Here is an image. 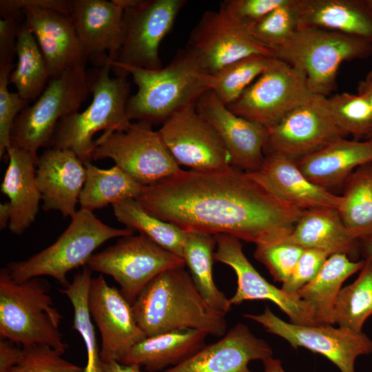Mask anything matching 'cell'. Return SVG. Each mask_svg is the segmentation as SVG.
<instances>
[{"label":"cell","instance_id":"cell-1","mask_svg":"<svg viewBox=\"0 0 372 372\" xmlns=\"http://www.w3.org/2000/svg\"><path fill=\"white\" fill-rule=\"evenodd\" d=\"M135 200L152 216L185 232L227 234L256 245L285 240L304 212L231 165L180 169L144 185Z\"/></svg>","mask_w":372,"mask_h":372},{"label":"cell","instance_id":"cell-2","mask_svg":"<svg viewBox=\"0 0 372 372\" xmlns=\"http://www.w3.org/2000/svg\"><path fill=\"white\" fill-rule=\"evenodd\" d=\"M185 267L158 274L132 303L136 320L147 337L186 329L215 337L225 334V315L207 304Z\"/></svg>","mask_w":372,"mask_h":372},{"label":"cell","instance_id":"cell-3","mask_svg":"<svg viewBox=\"0 0 372 372\" xmlns=\"http://www.w3.org/2000/svg\"><path fill=\"white\" fill-rule=\"evenodd\" d=\"M106 62L116 76L130 74L138 87L127 104L130 121L163 123L176 112L196 103L211 87L212 75L202 68L187 48L179 51L168 65L157 70L120 64L109 57Z\"/></svg>","mask_w":372,"mask_h":372},{"label":"cell","instance_id":"cell-4","mask_svg":"<svg viewBox=\"0 0 372 372\" xmlns=\"http://www.w3.org/2000/svg\"><path fill=\"white\" fill-rule=\"evenodd\" d=\"M111 70L110 64L106 63L87 74L92 103L83 112L59 120L50 147L70 149L83 163L91 162L95 133L121 131L129 127L132 123L127 114L130 83L127 75L111 77Z\"/></svg>","mask_w":372,"mask_h":372},{"label":"cell","instance_id":"cell-5","mask_svg":"<svg viewBox=\"0 0 372 372\" xmlns=\"http://www.w3.org/2000/svg\"><path fill=\"white\" fill-rule=\"evenodd\" d=\"M50 284L40 277L14 281L0 271V338L23 347L45 344L63 354L68 346L59 326L62 316L49 294Z\"/></svg>","mask_w":372,"mask_h":372},{"label":"cell","instance_id":"cell-6","mask_svg":"<svg viewBox=\"0 0 372 372\" xmlns=\"http://www.w3.org/2000/svg\"><path fill=\"white\" fill-rule=\"evenodd\" d=\"M134 234V231L126 227L118 229L108 226L92 211L80 209L71 218L66 229L51 245L27 260L9 262L6 269L17 282L47 276L55 279L64 288L70 284L67 273L86 265L101 245L110 239Z\"/></svg>","mask_w":372,"mask_h":372},{"label":"cell","instance_id":"cell-7","mask_svg":"<svg viewBox=\"0 0 372 372\" xmlns=\"http://www.w3.org/2000/svg\"><path fill=\"white\" fill-rule=\"evenodd\" d=\"M275 58L302 70L310 91L327 96L336 87L342 63L372 54L364 39L320 28H300L283 45L272 50Z\"/></svg>","mask_w":372,"mask_h":372},{"label":"cell","instance_id":"cell-8","mask_svg":"<svg viewBox=\"0 0 372 372\" xmlns=\"http://www.w3.org/2000/svg\"><path fill=\"white\" fill-rule=\"evenodd\" d=\"M89 93L85 68H72L50 79L35 102L16 118L11 145L26 151L37 163L39 149L50 147L59 120L77 112Z\"/></svg>","mask_w":372,"mask_h":372},{"label":"cell","instance_id":"cell-9","mask_svg":"<svg viewBox=\"0 0 372 372\" xmlns=\"http://www.w3.org/2000/svg\"><path fill=\"white\" fill-rule=\"evenodd\" d=\"M92 160L112 159L134 180L147 185L169 177L180 168L158 131L143 121L121 131H105L95 140Z\"/></svg>","mask_w":372,"mask_h":372},{"label":"cell","instance_id":"cell-10","mask_svg":"<svg viewBox=\"0 0 372 372\" xmlns=\"http://www.w3.org/2000/svg\"><path fill=\"white\" fill-rule=\"evenodd\" d=\"M93 272L106 274L120 285L132 304L156 276L163 271L185 266L183 258L142 235L121 237L116 244L94 253L86 265Z\"/></svg>","mask_w":372,"mask_h":372},{"label":"cell","instance_id":"cell-11","mask_svg":"<svg viewBox=\"0 0 372 372\" xmlns=\"http://www.w3.org/2000/svg\"><path fill=\"white\" fill-rule=\"evenodd\" d=\"M313 94L302 70L274 58L270 67L227 107L239 116L270 128Z\"/></svg>","mask_w":372,"mask_h":372},{"label":"cell","instance_id":"cell-12","mask_svg":"<svg viewBox=\"0 0 372 372\" xmlns=\"http://www.w3.org/2000/svg\"><path fill=\"white\" fill-rule=\"evenodd\" d=\"M124 7L123 35L113 61L149 70L162 68L159 47L185 0H119Z\"/></svg>","mask_w":372,"mask_h":372},{"label":"cell","instance_id":"cell-13","mask_svg":"<svg viewBox=\"0 0 372 372\" xmlns=\"http://www.w3.org/2000/svg\"><path fill=\"white\" fill-rule=\"evenodd\" d=\"M244 316L260 324L266 331L285 340L293 348H305L322 355L341 372H355L360 355L372 353V340L363 331L329 324L300 325L287 322L266 306L260 314Z\"/></svg>","mask_w":372,"mask_h":372},{"label":"cell","instance_id":"cell-14","mask_svg":"<svg viewBox=\"0 0 372 372\" xmlns=\"http://www.w3.org/2000/svg\"><path fill=\"white\" fill-rule=\"evenodd\" d=\"M267 129L265 155L278 153L296 161L347 136L333 116L328 97L318 94Z\"/></svg>","mask_w":372,"mask_h":372},{"label":"cell","instance_id":"cell-15","mask_svg":"<svg viewBox=\"0 0 372 372\" xmlns=\"http://www.w3.org/2000/svg\"><path fill=\"white\" fill-rule=\"evenodd\" d=\"M186 48L211 75L249 56L274 57L271 49L257 41L245 27L233 20L221 8L203 14L189 35Z\"/></svg>","mask_w":372,"mask_h":372},{"label":"cell","instance_id":"cell-16","mask_svg":"<svg viewBox=\"0 0 372 372\" xmlns=\"http://www.w3.org/2000/svg\"><path fill=\"white\" fill-rule=\"evenodd\" d=\"M180 166L206 171L231 165L230 156L213 127L189 105L170 116L158 130Z\"/></svg>","mask_w":372,"mask_h":372},{"label":"cell","instance_id":"cell-17","mask_svg":"<svg viewBox=\"0 0 372 372\" xmlns=\"http://www.w3.org/2000/svg\"><path fill=\"white\" fill-rule=\"evenodd\" d=\"M87 305L101 335L103 362L121 363L131 349L147 337L136 320L132 304L120 290L108 285L103 274L91 280Z\"/></svg>","mask_w":372,"mask_h":372},{"label":"cell","instance_id":"cell-18","mask_svg":"<svg viewBox=\"0 0 372 372\" xmlns=\"http://www.w3.org/2000/svg\"><path fill=\"white\" fill-rule=\"evenodd\" d=\"M214 236V260L230 267L237 277L236 291L229 299L231 304L247 300H269L289 318L291 323L317 325L311 305L298 295L287 293L264 278L245 255L240 240L227 234Z\"/></svg>","mask_w":372,"mask_h":372},{"label":"cell","instance_id":"cell-19","mask_svg":"<svg viewBox=\"0 0 372 372\" xmlns=\"http://www.w3.org/2000/svg\"><path fill=\"white\" fill-rule=\"evenodd\" d=\"M195 106L219 136L230 156L231 166L245 172L261 167L267 127L231 112L212 90L203 93Z\"/></svg>","mask_w":372,"mask_h":372},{"label":"cell","instance_id":"cell-20","mask_svg":"<svg viewBox=\"0 0 372 372\" xmlns=\"http://www.w3.org/2000/svg\"><path fill=\"white\" fill-rule=\"evenodd\" d=\"M21 12L43 54L50 79L72 68H85L89 57L68 14L32 6Z\"/></svg>","mask_w":372,"mask_h":372},{"label":"cell","instance_id":"cell-21","mask_svg":"<svg viewBox=\"0 0 372 372\" xmlns=\"http://www.w3.org/2000/svg\"><path fill=\"white\" fill-rule=\"evenodd\" d=\"M69 16L89 60L114 59L121 44L124 7L119 0H70Z\"/></svg>","mask_w":372,"mask_h":372},{"label":"cell","instance_id":"cell-22","mask_svg":"<svg viewBox=\"0 0 372 372\" xmlns=\"http://www.w3.org/2000/svg\"><path fill=\"white\" fill-rule=\"evenodd\" d=\"M272 357V349L238 323L217 342L205 345L179 364L161 372H252L249 362Z\"/></svg>","mask_w":372,"mask_h":372},{"label":"cell","instance_id":"cell-23","mask_svg":"<svg viewBox=\"0 0 372 372\" xmlns=\"http://www.w3.org/2000/svg\"><path fill=\"white\" fill-rule=\"evenodd\" d=\"M279 199L304 211L338 209L342 196L316 185L301 172L297 161L278 153L265 154L261 167L247 172Z\"/></svg>","mask_w":372,"mask_h":372},{"label":"cell","instance_id":"cell-24","mask_svg":"<svg viewBox=\"0 0 372 372\" xmlns=\"http://www.w3.org/2000/svg\"><path fill=\"white\" fill-rule=\"evenodd\" d=\"M84 163L70 149L47 148L39 156L36 180L43 209L72 218L85 180Z\"/></svg>","mask_w":372,"mask_h":372},{"label":"cell","instance_id":"cell-25","mask_svg":"<svg viewBox=\"0 0 372 372\" xmlns=\"http://www.w3.org/2000/svg\"><path fill=\"white\" fill-rule=\"evenodd\" d=\"M296 161L309 180L329 190L344 185L358 167L372 163V138H340Z\"/></svg>","mask_w":372,"mask_h":372},{"label":"cell","instance_id":"cell-26","mask_svg":"<svg viewBox=\"0 0 372 372\" xmlns=\"http://www.w3.org/2000/svg\"><path fill=\"white\" fill-rule=\"evenodd\" d=\"M298 29L320 28L372 43L369 0H297Z\"/></svg>","mask_w":372,"mask_h":372},{"label":"cell","instance_id":"cell-27","mask_svg":"<svg viewBox=\"0 0 372 372\" xmlns=\"http://www.w3.org/2000/svg\"><path fill=\"white\" fill-rule=\"evenodd\" d=\"M6 152L8 165L1 190L8 197L11 207L8 229L21 235L34 221L41 200L36 180L37 163L28 152L14 145Z\"/></svg>","mask_w":372,"mask_h":372},{"label":"cell","instance_id":"cell-28","mask_svg":"<svg viewBox=\"0 0 372 372\" xmlns=\"http://www.w3.org/2000/svg\"><path fill=\"white\" fill-rule=\"evenodd\" d=\"M285 242L303 249H315L329 253L355 254L360 250L358 240L343 223L335 209L304 211Z\"/></svg>","mask_w":372,"mask_h":372},{"label":"cell","instance_id":"cell-29","mask_svg":"<svg viewBox=\"0 0 372 372\" xmlns=\"http://www.w3.org/2000/svg\"><path fill=\"white\" fill-rule=\"evenodd\" d=\"M208 335L203 331L186 329L146 337L131 349L121 363L138 364L147 372H161L201 349Z\"/></svg>","mask_w":372,"mask_h":372},{"label":"cell","instance_id":"cell-30","mask_svg":"<svg viewBox=\"0 0 372 372\" xmlns=\"http://www.w3.org/2000/svg\"><path fill=\"white\" fill-rule=\"evenodd\" d=\"M364 264V259L352 261L345 254H331L317 276L298 291L299 298L313 307L317 324H334V306L342 284Z\"/></svg>","mask_w":372,"mask_h":372},{"label":"cell","instance_id":"cell-31","mask_svg":"<svg viewBox=\"0 0 372 372\" xmlns=\"http://www.w3.org/2000/svg\"><path fill=\"white\" fill-rule=\"evenodd\" d=\"M183 258L193 281L207 304L215 310L226 315L231 307L229 298L218 289L213 277L214 236L185 232Z\"/></svg>","mask_w":372,"mask_h":372},{"label":"cell","instance_id":"cell-32","mask_svg":"<svg viewBox=\"0 0 372 372\" xmlns=\"http://www.w3.org/2000/svg\"><path fill=\"white\" fill-rule=\"evenodd\" d=\"M84 165L86 174L79 200L81 209L92 212L125 199H136L144 186L116 165L110 169L99 168L91 162Z\"/></svg>","mask_w":372,"mask_h":372},{"label":"cell","instance_id":"cell-33","mask_svg":"<svg viewBox=\"0 0 372 372\" xmlns=\"http://www.w3.org/2000/svg\"><path fill=\"white\" fill-rule=\"evenodd\" d=\"M17 63L9 81L25 101L37 100L50 77L46 63L33 32L25 21L20 25L17 41Z\"/></svg>","mask_w":372,"mask_h":372},{"label":"cell","instance_id":"cell-34","mask_svg":"<svg viewBox=\"0 0 372 372\" xmlns=\"http://www.w3.org/2000/svg\"><path fill=\"white\" fill-rule=\"evenodd\" d=\"M338 211L358 240L372 236V163L358 167L346 180Z\"/></svg>","mask_w":372,"mask_h":372},{"label":"cell","instance_id":"cell-35","mask_svg":"<svg viewBox=\"0 0 372 372\" xmlns=\"http://www.w3.org/2000/svg\"><path fill=\"white\" fill-rule=\"evenodd\" d=\"M117 220L133 231H138L166 250L183 258L186 233L176 226L147 213L134 198L112 205Z\"/></svg>","mask_w":372,"mask_h":372},{"label":"cell","instance_id":"cell-36","mask_svg":"<svg viewBox=\"0 0 372 372\" xmlns=\"http://www.w3.org/2000/svg\"><path fill=\"white\" fill-rule=\"evenodd\" d=\"M93 271L87 266L73 277L72 281L61 293L70 300L74 311L72 329L81 336L87 353L84 372H104L94 324L92 322L87 297Z\"/></svg>","mask_w":372,"mask_h":372},{"label":"cell","instance_id":"cell-37","mask_svg":"<svg viewBox=\"0 0 372 372\" xmlns=\"http://www.w3.org/2000/svg\"><path fill=\"white\" fill-rule=\"evenodd\" d=\"M371 315L372 262L364 259L356 280L342 288L338 293L334 306V324L362 331L365 321Z\"/></svg>","mask_w":372,"mask_h":372},{"label":"cell","instance_id":"cell-38","mask_svg":"<svg viewBox=\"0 0 372 372\" xmlns=\"http://www.w3.org/2000/svg\"><path fill=\"white\" fill-rule=\"evenodd\" d=\"M275 57L256 54L240 59L212 75V90L218 98L229 105L271 65Z\"/></svg>","mask_w":372,"mask_h":372},{"label":"cell","instance_id":"cell-39","mask_svg":"<svg viewBox=\"0 0 372 372\" xmlns=\"http://www.w3.org/2000/svg\"><path fill=\"white\" fill-rule=\"evenodd\" d=\"M298 29L297 0H287L247 28L257 41L271 50L283 45Z\"/></svg>","mask_w":372,"mask_h":372},{"label":"cell","instance_id":"cell-40","mask_svg":"<svg viewBox=\"0 0 372 372\" xmlns=\"http://www.w3.org/2000/svg\"><path fill=\"white\" fill-rule=\"evenodd\" d=\"M328 100L337 124L346 135L365 139L372 128V106L368 99L358 93L343 92Z\"/></svg>","mask_w":372,"mask_h":372},{"label":"cell","instance_id":"cell-41","mask_svg":"<svg viewBox=\"0 0 372 372\" xmlns=\"http://www.w3.org/2000/svg\"><path fill=\"white\" fill-rule=\"evenodd\" d=\"M254 258L263 264L274 281L284 283L304 249L285 241L256 245Z\"/></svg>","mask_w":372,"mask_h":372},{"label":"cell","instance_id":"cell-42","mask_svg":"<svg viewBox=\"0 0 372 372\" xmlns=\"http://www.w3.org/2000/svg\"><path fill=\"white\" fill-rule=\"evenodd\" d=\"M21 360L12 372H84V368L62 358L58 350L45 344L22 347Z\"/></svg>","mask_w":372,"mask_h":372},{"label":"cell","instance_id":"cell-43","mask_svg":"<svg viewBox=\"0 0 372 372\" xmlns=\"http://www.w3.org/2000/svg\"><path fill=\"white\" fill-rule=\"evenodd\" d=\"M13 65L0 67V157L4 156L11 145V132L14 122L19 114L28 105L17 92L8 90L10 74Z\"/></svg>","mask_w":372,"mask_h":372},{"label":"cell","instance_id":"cell-44","mask_svg":"<svg viewBox=\"0 0 372 372\" xmlns=\"http://www.w3.org/2000/svg\"><path fill=\"white\" fill-rule=\"evenodd\" d=\"M329 253L315 249H304L288 280L282 289L287 293L298 295V291L319 273Z\"/></svg>","mask_w":372,"mask_h":372},{"label":"cell","instance_id":"cell-45","mask_svg":"<svg viewBox=\"0 0 372 372\" xmlns=\"http://www.w3.org/2000/svg\"><path fill=\"white\" fill-rule=\"evenodd\" d=\"M287 0H227L220 8L235 21L247 28Z\"/></svg>","mask_w":372,"mask_h":372},{"label":"cell","instance_id":"cell-46","mask_svg":"<svg viewBox=\"0 0 372 372\" xmlns=\"http://www.w3.org/2000/svg\"><path fill=\"white\" fill-rule=\"evenodd\" d=\"M0 19V67L12 64L17 55L18 30L22 19L1 15ZM24 20V19H23Z\"/></svg>","mask_w":372,"mask_h":372},{"label":"cell","instance_id":"cell-47","mask_svg":"<svg viewBox=\"0 0 372 372\" xmlns=\"http://www.w3.org/2000/svg\"><path fill=\"white\" fill-rule=\"evenodd\" d=\"M27 6L54 10L69 15L68 1L65 0H1L0 14L24 19L21 10Z\"/></svg>","mask_w":372,"mask_h":372},{"label":"cell","instance_id":"cell-48","mask_svg":"<svg viewBox=\"0 0 372 372\" xmlns=\"http://www.w3.org/2000/svg\"><path fill=\"white\" fill-rule=\"evenodd\" d=\"M22 347L15 342L0 339V372H12L21 360Z\"/></svg>","mask_w":372,"mask_h":372},{"label":"cell","instance_id":"cell-49","mask_svg":"<svg viewBox=\"0 0 372 372\" xmlns=\"http://www.w3.org/2000/svg\"><path fill=\"white\" fill-rule=\"evenodd\" d=\"M141 367L136 364H125L116 360L103 362L104 372H142Z\"/></svg>","mask_w":372,"mask_h":372},{"label":"cell","instance_id":"cell-50","mask_svg":"<svg viewBox=\"0 0 372 372\" xmlns=\"http://www.w3.org/2000/svg\"><path fill=\"white\" fill-rule=\"evenodd\" d=\"M11 217V207L9 202L0 204V229L4 230L9 226Z\"/></svg>","mask_w":372,"mask_h":372},{"label":"cell","instance_id":"cell-51","mask_svg":"<svg viewBox=\"0 0 372 372\" xmlns=\"http://www.w3.org/2000/svg\"><path fill=\"white\" fill-rule=\"evenodd\" d=\"M358 94L364 96L372 106V78H366L358 85Z\"/></svg>","mask_w":372,"mask_h":372},{"label":"cell","instance_id":"cell-52","mask_svg":"<svg viewBox=\"0 0 372 372\" xmlns=\"http://www.w3.org/2000/svg\"><path fill=\"white\" fill-rule=\"evenodd\" d=\"M264 366V372H286L281 361L272 357L262 361Z\"/></svg>","mask_w":372,"mask_h":372},{"label":"cell","instance_id":"cell-53","mask_svg":"<svg viewBox=\"0 0 372 372\" xmlns=\"http://www.w3.org/2000/svg\"><path fill=\"white\" fill-rule=\"evenodd\" d=\"M360 250L364 256V259L372 262V236L360 240Z\"/></svg>","mask_w":372,"mask_h":372},{"label":"cell","instance_id":"cell-54","mask_svg":"<svg viewBox=\"0 0 372 372\" xmlns=\"http://www.w3.org/2000/svg\"><path fill=\"white\" fill-rule=\"evenodd\" d=\"M371 138H372V128L371 129V130L369 131V132L366 135L365 139H371Z\"/></svg>","mask_w":372,"mask_h":372},{"label":"cell","instance_id":"cell-55","mask_svg":"<svg viewBox=\"0 0 372 372\" xmlns=\"http://www.w3.org/2000/svg\"><path fill=\"white\" fill-rule=\"evenodd\" d=\"M366 78H372V70L368 73Z\"/></svg>","mask_w":372,"mask_h":372},{"label":"cell","instance_id":"cell-56","mask_svg":"<svg viewBox=\"0 0 372 372\" xmlns=\"http://www.w3.org/2000/svg\"><path fill=\"white\" fill-rule=\"evenodd\" d=\"M369 1H370L371 4L372 6V0H369Z\"/></svg>","mask_w":372,"mask_h":372}]
</instances>
